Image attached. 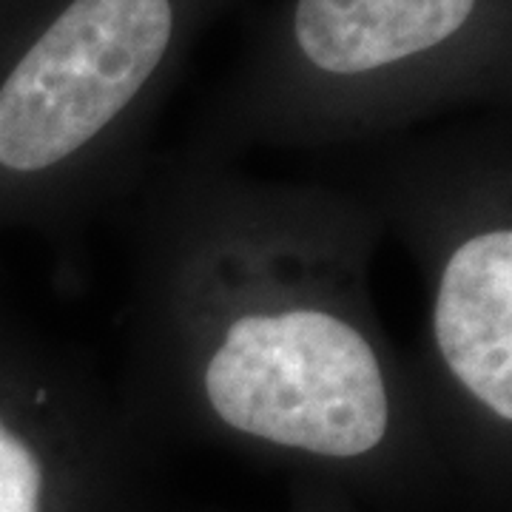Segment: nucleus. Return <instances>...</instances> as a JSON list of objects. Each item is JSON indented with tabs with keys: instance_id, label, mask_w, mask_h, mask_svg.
Wrapping results in <instances>:
<instances>
[{
	"instance_id": "nucleus-1",
	"label": "nucleus",
	"mask_w": 512,
	"mask_h": 512,
	"mask_svg": "<svg viewBox=\"0 0 512 512\" xmlns=\"http://www.w3.org/2000/svg\"><path fill=\"white\" fill-rule=\"evenodd\" d=\"M222 421L316 456H362L387 430L382 367L359 330L319 311L245 316L205 370Z\"/></svg>"
},
{
	"instance_id": "nucleus-2",
	"label": "nucleus",
	"mask_w": 512,
	"mask_h": 512,
	"mask_svg": "<svg viewBox=\"0 0 512 512\" xmlns=\"http://www.w3.org/2000/svg\"><path fill=\"white\" fill-rule=\"evenodd\" d=\"M168 0H74L0 86V165L66 160L146 86L171 40Z\"/></svg>"
},
{
	"instance_id": "nucleus-3",
	"label": "nucleus",
	"mask_w": 512,
	"mask_h": 512,
	"mask_svg": "<svg viewBox=\"0 0 512 512\" xmlns=\"http://www.w3.org/2000/svg\"><path fill=\"white\" fill-rule=\"evenodd\" d=\"M447 367L495 416L512 419V234L467 239L450 256L436 299Z\"/></svg>"
},
{
	"instance_id": "nucleus-4",
	"label": "nucleus",
	"mask_w": 512,
	"mask_h": 512,
	"mask_svg": "<svg viewBox=\"0 0 512 512\" xmlns=\"http://www.w3.org/2000/svg\"><path fill=\"white\" fill-rule=\"evenodd\" d=\"M476 0H299L296 40L313 66L359 74L456 35Z\"/></svg>"
},
{
	"instance_id": "nucleus-5",
	"label": "nucleus",
	"mask_w": 512,
	"mask_h": 512,
	"mask_svg": "<svg viewBox=\"0 0 512 512\" xmlns=\"http://www.w3.org/2000/svg\"><path fill=\"white\" fill-rule=\"evenodd\" d=\"M40 493V461L0 421V512H40Z\"/></svg>"
}]
</instances>
